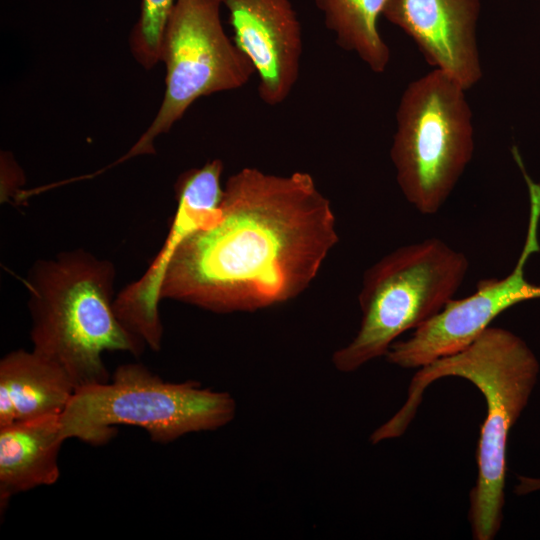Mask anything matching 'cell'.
Returning <instances> with one entry per match:
<instances>
[{"mask_svg": "<svg viewBox=\"0 0 540 540\" xmlns=\"http://www.w3.org/2000/svg\"><path fill=\"white\" fill-rule=\"evenodd\" d=\"M233 41L258 75V95L267 105L283 103L300 74L302 27L291 0H221Z\"/></svg>", "mask_w": 540, "mask_h": 540, "instance_id": "obj_10", "label": "cell"}, {"mask_svg": "<svg viewBox=\"0 0 540 540\" xmlns=\"http://www.w3.org/2000/svg\"><path fill=\"white\" fill-rule=\"evenodd\" d=\"M228 392L196 381L167 382L144 365L119 366L110 381L76 389L60 415L64 438L91 445L110 441L116 426L147 431L154 442L169 443L193 432L214 431L236 415Z\"/></svg>", "mask_w": 540, "mask_h": 540, "instance_id": "obj_4", "label": "cell"}, {"mask_svg": "<svg viewBox=\"0 0 540 540\" xmlns=\"http://www.w3.org/2000/svg\"><path fill=\"white\" fill-rule=\"evenodd\" d=\"M338 240L309 173L245 167L226 181L216 221L175 252L160 297L215 313L275 306L308 288Z\"/></svg>", "mask_w": 540, "mask_h": 540, "instance_id": "obj_1", "label": "cell"}, {"mask_svg": "<svg viewBox=\"0 0 540 540\" xmlns=\"http://www.w3.org/2000/svg\"><path fill=\"white\" fill-rule=\"evenodd\" d=\"M74 391L68 375L33 350L9 352L0 361V427L61 415Z\"/></svg>", "mask_w": 540, "mask_h": 540, "instance_id": "obj_13", "label": "cell"}, {"mask_svg": "<svg viewBox=\"0 0 540 540\" xmlns=\"http://www.w3.org/2000/svg\"><path fill=\"white\" fill-rule=\"evenodd\" d=\"M467 257L438 238L397 248L364 274L360 328L336 350L334 367L352 372L386 355L396 338L416 329L450 301L468 271Z\"/></svg>", "mask_w": 540, "mask_h": 540, "instance_id": "obj_5", "label": "cell"}, {"mask_svg": "<svg viewBox=\"0 0 540 540\" xmlns=\"http://www.w3.org/2000/svg\"><path fill=\"white\" fill-rule=\"evenodd\" d=\"M174 2L141 0L140 15L130 35V48L137 62L146 69L160 62L162 38Z\"/></svg>", "mask_w": 540, "mask_h": 540, "instance_id": "obj_15", "label": "cell"}, {"mask_svg": "<svg viewBox=\"0 0 540 540\" xmlns=\"http://www.w3.org/2000/svg\"><path fill=\"white\" fill-rule=\"evenodd\" d=\"M221 0H175L161 44L165 92L157 114L136 143L112 166L155 153L167 133L200 97L236 90L256 73L250 59L227 36Z\"/></svg>", "mask_w": 540, "mask_h": 540, "instance_id": "obj_7", "label": "cell"}, {"mask_svg": "<svg viewBox=\"0 0 540 540\" xmlns=\"http://www.w3.org/2000/svg\"><path fill=\"white\" fill-rule=\"evenodd\" d=\"M540 490V478L518 476V484L515 492L518 495H525Z\"/></svg>", "mask_w": 540, "mask_h": 540, "instance_id": "obj_16", "label": "cell"}, {"mask_svg": "<svg viewBox=\"0 0 540 540\" xmlns=\"http://www.w3.org/2000/svg\"><path fill=\"white\" fill-rule=\"evenodd\" d=\"M480 0H389L384 17L416 43L427 62L466 90L482 78Z\"/></svg>", "mask_w": 540, "mask_h": 540, "instance_id": "obj_11", "label": "cell"}, {"mask_svg": "<svg viewBox=\"0 0 540 540\" xmlns=\"http://www.w3.org/2000/svg\"><path fill=\"white\" fill-rule=\"evenodd\" d=\"M389 0H314L339 47L354 53L373 72L383 73L390 49L378 30Z\"/></svg>", "mask_w": 540, "mask_h": 540, "instance_id": "obj_14", "label": "cell"}, {"mask_svg": "<svg viewBox=\"0 0 540 540\" xmlns=\"http://www.w3.org/2000/svg\"><path fill=\"white\" fill-rule=\"evenodd\" d=\"M115 267L77 249L34 263L27 278L33 351L59 366L75 390L111 377L105 351L143 353L146 343L114 309Z\"/></svg>", "mask_w": 540, "mask_h": 540, "instance_id": "obj_3", "label": "cell"}, {"mask_svg": "<svg viewBox=\"0 0 540 540\" xmlns=\"http://www.w3.org/2000/svg\"><path fill=\"white\" fill-rule=\"evenodd\" d=\"M466 91L434 68L410 82L399 100L390 158L402 194L423 215L441 209L472 159Z\"/></svg>", "mask_w": 540, "mask_h": 540, "instance_id": "obj_6", "label": "cell"}, {"mask_svg": "<svg viewBox=\"0 0 540 540\" xmlns=\"http://www.w3.org/2000/svg\"><path fill=\"white\" fill-rule=\"evenodd\" d=\"M223 168V162L214 159L180 175L175 185L177 208L162 248L146 272L114 300L120 321L153 351L160 349L163 337L159 302L166 270L179 246L218 218L224 188Z\"/></svg>", "mask_w": 540, "mask_h": 540, "instance_id": "obj_9", "label": "cell"}, {"mask_svg": "<svg viewBox=\"0 0 540 540\" xmlns=\"http://www.w3.org/2000/svg\"><path fill=\"white\" fill-rule=\"evenodd\" d=\"M530 198L527 236L521 255L512 272L502 279H484L470 296L448 301L430 319L415 329L406 340L394 342L387 360L401 368H421L470 345L502 312L515 304L540 298V286L524 276L529 257L540 250V184L526 170L522 171Z\"/></svg>", "mask_w": 540, "mask_h": 540, "instance_id": "obj_8", "label": "cell"}, {"mask_svg": "<svg viewBox=\"0 0 540 540\" xmlns=\"http://www.w3.org/2000/svg\"><path fill=\"white\" fill-rule=\"evenodd\" d=\"M539 363L527 344L509 330L487 327L463 350L421 367L403 406L373 432L376 441L401 436L413 420L426 388L444 377L474 384L485 398L487 415L478 441V476L470 491L469 522L476 540L494 539L505 503L508 434L535 387Z\"/></svg>", "mask_w": 540, "mask_h": 540, "instance_id": "obj_2", "label": "cell"}, {"mask_svg": "<svg viewBox=\"0 0 540 540\" xmlns=\"http://www.w3.org/2000/svg\"><path fill=\"white\" fill-rule=\"evenodd\" d=\"M60 415L0 427V505L15 495L57 482L63 442Z\"/></svg>", "mask_w": 540, "mask_h": 540, "instance_id": "obj_12", "label": "cell"}]
</instances>
